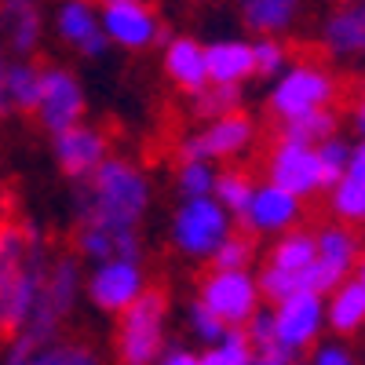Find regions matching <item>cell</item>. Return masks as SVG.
Returning <instances> with one entry per match:
<instances>
[{"mask_svg":"<svg viewBox=\"0 0 365 365\" xmlns=\"http://www.w3.org/2000/svg\"><path fill=\"white\" fill-rule=\"evenodd\" d=\"M51 249L34 220H0V340L29 325L48 282Z\"/></svg>","mask_w":365,"mask_h":365,"instance_id":"6da1fadb","label":"cell"},{"mask_svg":"<svg viewBox=\"0 0 365 365\" xmlns=\"http://www.w3.org/2000/svg\"><path fill=\"white\" fill-rule=\"evenodd\" d=\"M150 205H154L150 175L128 158H113V154L99 165V172L91 179L73 187V220L96 223L110 234L139 230Z\"/></svg>","mask_w":365,"mask_h":365,"instance_id":"7a4b0ae2","label":"cell"},{"mask_svg":"<svg viewBox=\"0 0 365 365\" xmlns=\"http://www.w3.org/2000/svg\"><path fill=\"white\" fill-rule=\"evenodd\" d=\"M168 292L146 289L125 314H117L113 354L117 365H158L168 347Z\"/></svg>","mask_w":365,"mask_h":365,"instance_id":"3957f363","label":"cell"},{"mask_svg":"<svg viewBox=\"0 0 365 365\" xmlns=\"http://www.w3.org/2000/svg\"><path fill=\"white\" fill-rule=\"evenodd\" d=\"M84 296V270H81V256L77 252H55L51 267H48V282L44 292L37 299V311L29 318V325L22 329L37 347L58 344L66 318L77 311V299Z\"/></svg>","mask_w":365,"mask_h":365,"instance_id":"277c9868","label":"cell"},{"mask_svg":"<svg viewBox=\"0 0 365 365\" xmlns=\"http://www.w3.org/2000/svg\"><path fill=\"white\" fill-rule=\"evenodd\" d=\"M340 103V81L325 63H314V58H303V63H292L278 81H274L267 106L270 113L282 120L314 113V110H336Z\"/></svg>","mask_w":365,"mask_h":365,"instance_id":"5b68a950","label":"cell"},{"mask_svg":"<svg viewBox=\"0 0 365 365\" xmlns=\"http://www.w3.org/2000/svg\"><path fill=\"white\" fill-rule=\"evenodd\" d=\"M230 234H234V216L216 197L179 201V208L172 212V220H168L172 249L182 259H190V263H208Z\"/></svg>","mask_w":365,"mask_h":365,"instance_id":"8992f818","label":"cell"},{"mask_svg":"<svg viewBox=\"0 0 365 365\" xmlns=\"http://www.w3.org/2000/svg\"><path fill=\"white\" fill-rule=\"evenodd\" d=\"M197 299L227 329H245L249 318L263 307L252 270H205L197 282Z\"/></svg>","mask_w":365,"mask_h":365,"instance_id":"52a82bcc","label":"cell"},{"mask_svg":"<svg viewBox=\"0 0 365 365\" xmlns=\"http://www.w3.org/2000/svg\"><path fill=\"white\" fill-rule=\"evenodd\" d=\"M256 143V120L249 113H230L208 120L201 132H190L175 143V161H237Z\"/></svg>","mask_w":365,"mask_h":365,"instance_id":"ba28073f","label":"cell"},{"mask_svg":"<svg viewBox=\"0 0 365 365\" xmlns=\"http://www.w3.org/2000/svg\"><path fill=\"white\" fill-rule=\"evenodd\" d=\"M146 270L135 259H103L91 263V270L84 274V299L96 307L99 314H125L132 303L146 292Z\"/></svg>","mask_w":365,"mask_h":365,"instance_id":"9c48e42d","label":"cell"},{"mask_svg":"<svg viewBox=\"0 0 365 365\" xmlns=\"http://www.w3.org/2000/svg\"><path fill=\"white\" fill-rule=\"evenodd\" d=\"M88 110V96H84V84L70 66H41V103H37V125L48 135H58L73 125L84 120Z\"/></svg>","mask_w":365,"mask_h":365,"instance_id":"30bf717a","label":"cell"},{"mask_svg":"<svg viewBox=\"0 0 365 365\" xmlns=\"http://www.w3.org/2000/svg\"><path fill=\"white\" fill-rule=\"evenodd\" d=\"M99 22L103 34L120 51H146L154 44H168V29L158 22L154 8L146 0H99Z\"/></svg>","mask_w":365,"mask_h":365,"instance_id":"8fae6325","label":"cell"},{"mask_svg":"<svg viewBox=\"0 0 365 365\" xmlns=\"http://www.w3.org/2000/svg\"><path fill=\"white\" fill-rule=\"evenodd\" d=\"M325 296L299 289L296 296L282 299L274 307V332H278V347L289 351L296 361L314 351L322 344V332H325Z\"/></svg>","mask_w":365,"mask_h":365,"instance_id":"7c38bea8","label":"cell"},{"mask_svg":"<svg viewBox=\"0 0 365 365\" xmlns=\"http://www.w3.org/2000/svg\"><path fill=\"white\" fill-rule=\"evenodd\" d=\"M267 182H274V187L296 194L299 201H311L314 194H322L318 150L278 135V143H274L270 154H267Z\"/></svg>","mask_w":365,"mask_h":365,"instance_id":"4fadbf2b","label":"cell"},{"mask_svg":"<svg viewBox=\"0 0 365 365\" xmlns=\"http://www.w3.org/2000/svg\"><path fill=\"white\" fill-rule=\"evenodd\" d=\"M51 158H55L58 172L77 187V182L96 175L99 165L110 158V135L96 125H88V120H81V125L51 135Z\"/></svg>","mask_w":365,"mask_h":365,"instance_id":"5bb4252c","label":"cell"},{"mask_svg":"<svg viewBox=\"0 0 365 365\" xmlns=\"http://www.w3.org/2000/svg\"><path fill=\"white\" fill-rule=\"evenodd\" d=\"M237 223L249 237H282L303 223V201L274 182H256L249 212Z\"/></svg>","mask_w":365,"mask_h":365,"instance_id":"9a60e30c","label":"cell"},{"mask_svg":"<svg viewBox=\"0 0 365 365\" xmlns=\"http://www.w3.org/2000/svg\"><path fill=\"white\" fill-rule=\"evenodd\" d=\"M55 37L73 48L81 58H103L113 44L103 34L99 8L91 0H58L55 8Z\"/></svg>","mask_w":365,"mask_h":365,"instance_id":"2e32d148","label":"cell"},{"mask_svg":"<svg viewBox=\"0 0 365 365\" xmlns=\"http://www.w3.org/2000/svg\"><path fill=\"white\" fill-rule=\"evenodd\" d=\"M322 48L325 55L340 58V63H354L365 58V0H344L322 19Z\"/></svg>","mask_w":365,"mask_h":365,"instance_id":"e0dca14e","label":"cell"},{"mask_svg":"<svg viewBox=\"0 0 365 365\" xmlns=\"http://www.w3.org/2000/svg\"><path fill=\"white\" fill-rule=\"evenodd\" d=\"M161 66H165V77H168L179 91H187V96H197L201 88H208L205 44L194 41V37H172V41L165 44Z\"/></svg>","mask_w":365,"mask_h":365,"instance_id":"ac0fdd59","label":"cell"},{"mask_svg":"<svg viewBox=\"0 0 365 365\" xmlns=\"http://www.w3.org/2000/svg\"><path fill=\"white\" fill-rule=\"evenodd\" d=\"M205 63H208V84H234L241 88L249 77H256V58L252 41H212L205 44Z\"/></svg>","mask_w":365,"mask_h":365,"instance_id":"d6986e66","label":"cell"},{"mask_svg":"<svg viewBox=\"0 0 365 365\" xmlns=\"http://www.w3.org/2000/svg\"><path fill=\"white\" fill-rule=\"evenodd\" d=\"M241 22L259 37H282L299 22L303 0H237Z\"/></svg>","mask_w":365,"mask_h":365,"instance_id":"ffe728a7","label":"cell"},{"mask_svg":"<svg viewBox=\"0 0 365 365\" xmlns=\"http://www.w3.org/2000/svg\"><path fill=\"white\" fill-rule=\"evenodd\" d=\"M325 325L336 340L358 336L365 329V292L354 278H347L332 296H325Z\"/></svg>","mask_w":365,"mask_h":365,"instance_id":"44dd1931","label":"cell"},{"mask_svg":"<svg viewBox=\"0 0 365 365\" xmlns=\"http://www.w3.org/2000/svg\"><path fill=\"white\" fill-rule=\"evenodd\" d=\"M0 41L15 58H34L44 41V15L41 8L0 11Z\"/></svg>","mask_w":365,"mask_h":365,"instance_id":"7402d4cb","label":"cell"},{"mask_svg":"<svg viewBox=\"0 0 365 365\" xmlns=\"http://www.w3.org/2000/svg\"><path fill=\"white\" fill-rule=\"evenodd\" d=\"M314 259H318V237H314V230L296 227V230H289L282 237H274V245L267 249L263 267L285 270V274H296V278H299V274L307 270Z\"/></svg>","mask_w":365,"mask_h":365,"instance_id":"603a6c76","label":"cell"},{"mask_svg":"<svg viewBox=\"0 0 365 365\" xmlns=\"http://www.w3.org/2000/svg\"><path fill=\"white\" fill-rule=\"evenodd\" d=\"M314 237H318V259H325V263H332V267L354 274V267H358V259H361V252H365L354 227L332 220V223L318 227Z\"/></svg>","mask_w":365,"mask_h":365,"instance_id":"cb8c5ba5","label":"cell"},{"mask_svg":"<svg viewBox=\"0 0 365 365\" xmlns=\"http://www.w3.org/2000/svg\"><path fill=\"white\" fill-rule=\"evenodd\" d=\"M8 96L15 113H37L41 103V66L34 58H11V73H8Z\"/></svg>","mask_w":365,"mask_h":365,"instance_id":"d4e9b609","label":"cell"},{"mask_svg":"<svg viewBox=\"0 0 365 365\" xmlns=\"http://www.w3.org/2000/svg\"><path fill=\"white\" fill-rule=\"evenodd\" d=\"M241 103H245V91L234 84H208L197 96H190V110L205 125L208 120H220V117H230V113H241Z\"/></svg>","mask_w":365,"mask_h":365,"instance_id":"484cf974","label":"cell"},{"mask_svg":"<svg viewBox=\"0 0 365 365\" xmlns=\"http://www.w3.org/2000/svg\"><path fill=\"white\" fill-rule=\"evenodd\" d=\"M336 110H314V113H303V117H292L282 125V139H292V143H303V146H322L325 139L336 135Z\"/></svg>","mask_w":365,"mask_h":365,"instance_id":"4316f807","label":"cell"},{"mask_svg":"<svg viewBox=\"0 0 365 365\" xmlns=\"http://www.w3.org/2000/svg\"><path fill=\"white\" fill-rule=\"evenodd\" d=\"M252 194H256V182H252V175L245 168H223L216 175V194H212V197H216L234 220H241L249 212Z\"/></svg>","mask_w":365,"mask_h":365,"instance_id":"83f0119b","label":"cell"},{"mask_svg":"<svg viewBox=\"0 0 365 365\" xmlns=\"http://www.w3.org/2000/svg\"><path fill=\"white\" fill-rule=\"evenodd\" d=\"M216 165L212 161H182L175 165V194L179 201H197L216 194Z\"/></svg>","mask_w":365,"mask_h":365,"instance_id":"f1b7e54d","label":"cell"},{"mask_svg":"<svg viewBox=\"0 0 365 365\" xmlns=\"http://www.w3.org/2000/svg\"><path fill=\"white\" fill-rule=\"evenodd\" d=\"M329 216L336 223H347V227L365 223V187L361 182L344 175L336 187L329 190Z\"/></svg>","mask_w":365,"mask_h":365,"instance_id":"f546056e","label":"cell"},{"mask_svg":"<svg viewBox=\"0 0 365 365\" xmlns=\"http://www.w3.org/2000/svg\"><path fill=\"white\" fill-rule=\"evenodd\" d=\"M351 154H354V143L351 139H344L340 132L332 135V139H325L322 146H318V165H322V190L329 194L336 182L347 175V165H351Z\"/></svg>","mask_w":365,"mask_h":365,"instance_id":"4dcf8cb0","label":"cell"},{"mask_svg":"<svg viewBox=\"0 0 365 365\" xmlns=\"http://www.w3.org/2000/svg\"><path fill=\"white\" fill-rule=\"evenodd\" d=\"M73 252L84 263L113 259L117 256V234H110V230H103L96 223H77V230H73Z\"/></svg>","mask_w":365,"mask_h":365,"instance_id":"1f68e13d","label":"cell"},{"mask_svg":"<svg viewBox=\"0 0 365 365\" xmlns=\"http://www.w3.org/2000/svg\"><path fill=\"white\" fill-rule=\"evenodd\" d=\"M182 322H187V332H190V336L201 344V351L212 347V344H220V340L227 336V325H223L216 314H212L197 296L187 303V307H182Z\"/></svg>","mask_w":365,"mask_h":365,"instance_id":"d6a6232c","label":"cell"},{"mask_svg":"<svg viewBox=\"0 0 365 365\" xmlns=\"http://www.w3.org/2000/svg\"><path fill=\"white\" fill-rule=\"evenodd\" d=\"M249 358H252V344L245 329H227L220 344L201 351V365H249Z\"/></svg>","mask_w":365,"mask_h":365,"instance_id":"836d02e7","label":"cell"},{"mask_svg":"<svg viewBox=\"0 0 365 365\" xmlns=\"http://www.w3.org/2000/svg\"><path fill=\"white\" fill-rule=\"evenodd\" d=\"M256 259V241L249 234H230L216 256L208 259V270H249Z\"/></svg>","mask_w":365,"mask_h":365,"instance_id":"e575fe53","label":"cell"},{"mask_svg":"<svg viewBox=\"0 0 365 365\" xmlns=\"http://www.w3.org/2000/svg\"><path fill=\"white\" fill-rule=\"evenodd\" d=\"M252 58H256V77H267V81H278L289 70V48L282 37H256Z\"/></svg>","mask_w":365,"mask_h":365,"instance_id":"d590c367","label":"cell"},{"mask_svg":"<svg viewBox=\"0 0 365 365\" xmlns=\"http://www.w3.org/2000/svg\"><path fill=\"white\" fill-rule=\"evenodd\" d=\"M34 365H103V358L91 351L88 344H48L34 354Z\"/></svg>","mask_w":365,"mask_h":365,"instance_id":"8d00e7d4","label":"cell"},{"mask_svg":"<svg viewBox=\"0 0 365 365\" xmlns=\"http://www.w3.org/2000/svg\"><path fill=\"white\" fill-rule=\"evenodd\" d=\"M256 285H259V296H263L267 307H278L282 299L299 292V278H296V274L274 270V267H259L256 270Z\"/></svg>","mask_w":365,"mask_h":365,"instance_id":"74e56055","label":"cell"},{"mask_svg":"<svg viewBox=\"0 0 365 365\" xmlns=\"http://www.w3.org/2000/svg\"><path fill=\"white\" fill-rule=\"evenodd\" d=\"M351 278L347 270H340V267H332V263H325V259H314L307 270L299 274V289H307V292H318V296H332L344 282Z\"/></svg>","mask_w":365,"mask_h":365,"instance_id":"f35d334b","label":"cell"},{"mask_svg":"<svg viewBox=\"0 0 365 365\" xmlns=\"http://www.w3.org/2000/svg\"><path fill=\"white\" fill-rule=\"evenodd\" d=\"M245 336H249L252 351H274V347H278V332H274V307H267V303H263V307L249 318Z\"/></svg>","mask_w":365,"mask_h":365,"instance_id":"ab89813d","label":"cell"},{"mask_svg":"<svg viewBox=\"0 0 365 365\" xmlns=\"http://www.w3.org/2000/svg\"><path fill=\"white\" fill-rule=\"evenodd\" d=\"M307 365H358V361H354V351L344 340H322L311 351Z\"/></svg>","mask_w":365,"mask_h":365,"instance_id":"60d3db41","label":"cell"},{"mask_svg":"<svg viewBox=\"0 0 365 365\" xmlns=\"http://www.w3.org/2000/svg\"><path fill=\"white\" fill-rule=\"evenodd\" d=\"M41 347L26 336V332H19V336L4 340V358H0V365H34V354Z\"/></svg>","mask_w":365,"mask_h":365,"instance_id":"b9f144b4","label":"cell"},{"mask_svg":"<svg viewBox=\"0 0 365 365\" xmlns=\"http://www.w3.org/2000/svg\"><path fill=\"white\" fill-rule=\"evenodd\" d=\"M11 51L4 48V41H0V120H4L8 113H15L11 110V96H8V73H11Z\"/></svg>","mask_w":365,"mask_h":365,"instance_id":"7bdbcfd3","label":"cell"},{"mask_svg":"<svg viewBox=\"0 0 365 365\" xmlns=\"http://www.w3.org/2000/svg\"><path fill=\"white\" fill-rule=\"evenodd\" d=\"M158 365H201V351H190L182 344H168L165 354L158 358Z\"/></svg>","mask_w":365,"mask_h":365,"instance_id":"ee69618b","label":"cell"},{"mask_svg":"<svg viewBox=\"0 0 365 365\" xmlns=\"http://www.w3.org/2000/svg\"><path fill=\"white\" fill-rule=\"evenodd\" d=\"M296 358L289 354V351H282V347H274V351H252V358H249V365H292Z\"/></svg>","mask_w":365,"mask_h":365,"instance_id":"f6af8a7d","label":"cell"},{"mask_svg":"<svg viewBox=\"0 0 365 365\" xmlns=\"http://www.w3.org/2000/svg\"><path fill=\"white\" fill-rule=\"evenodd\" d=\"M347 179H354V182H361V187H365V146H361V143L354 146V154H351V165H347Z\"/></svg>","mask_w":365,"mask_h":365,"instance_id":"bcb514c9","label":"cell"},{"mask_svg":"<svg viewBox=\"0 0 365 365\" xmlns=\"http://www.w3.org/2000/svg\"><path fill=\"white\" fill-rule=\"evenodd\" d=\"M351 128L365 139V103H361V99H358V103H354V110H351Z\"/></svg>","mask_w":365,"mask_h":365,"instance_id":"7dc6e473","label":"cell"},{"mask_svg":"<svg viewBox=\"0 0 365 365\" xmlns=\"http://www.w3.org/2000/svg\"><path fill=\"white\" fill-rule=\"evenodd\" d=\"M22 8H37V0H0V11H22Z\"/></svg>","mask_w":365,"mask_h":365,"instance_id":"c3c4849f","label":"cell"},{"mask_svg":"<svg viewBox=\"0 0 365 365\" xmlns=\"http://www.w3.org/2000/svg\"><path fill=\"white\" fill-rule=\"evenodd\" d=\"M351 278L361 285V292H365V252H361V259H358V267H354V274H351Z\"/></svg>","mask_w":365,"mask_h":365,"instance_id":"681fc988","label":"cell"},{"mask_svg":"<svg viewBox=\"0 0 365 365\" xmlns=\"http://www.w3.org/2000/svg\"><path fill=\"white\" fill-rule=\"evenodd\" d=\"M358 96H361V103H365V77H361V84H358Z\"/></svg>","mask_w":365,"mask_h":365,"instance_id":"f907efd6","label":"cell"},{"mask_svg":"<svg viewBox=\"0 0 365 365\" xmlns=\"http://www.w3.org/2000/svg\"><path fill=\"white\" fill-rule=\"evenodd\" d=\"M292 365H307V361H303V358H299V361H292Z\"/></svg>","mask_w":365,"mask_h":365,"instance_id":"816d5d0a","label":"cell"},{"mask_svg":"<svg viewBox=\"0 0 365 365\" xmlns=\"http://www.w3.org/2000/svg\"><path fill=\"white\" fill-rule=\"evenodd\" d=\"M361 146H365V139H361Z\"/></svg>","mask_w":365,"mask_h":365,"instance_id":"f5cc1de1","label":"cell"},{"mask_svg":"<svg viewBox=\"0 0 365 365\" xmlns=\"http://www.w3.org/2000/svg\"><path fill=\"white\" fill-rule=\"evenodd\" d=\"M340 4H344V0H340Z\"/></svg>","mask_w":365,"mask_h":365,"instance_id":"db71d44e","label":"cell"}]
</instances>
